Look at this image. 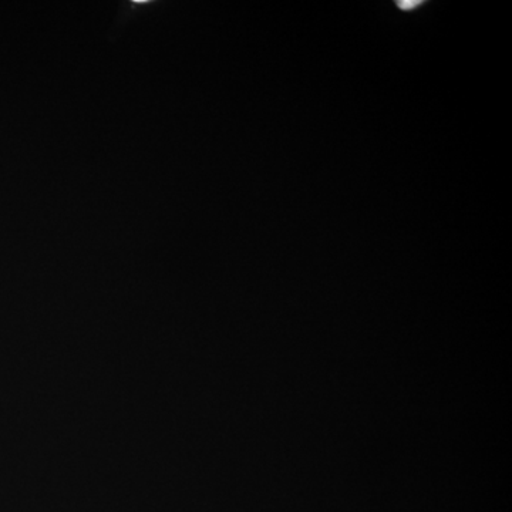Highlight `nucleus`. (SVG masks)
I'll return each instance as SVG.
<instances>
[{
	"label": "nucleus",
	"instance_id": "1",
	"mask_svg": "<svg viewBox=\"0 0 512 512\" xmlns=\"http://www.w3.org/2000/svg\"><path fill=\"white\" fill-rule=\"evenodd\" d=\"M421 3L423 2H419V0H412V2L404 0V2H396V5L402 10H413L414 8H417V6L421 5Z\"/></svg>",
	"mask_w": 512,
	"mask_h": 512
}]
</instances>
